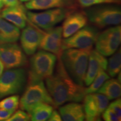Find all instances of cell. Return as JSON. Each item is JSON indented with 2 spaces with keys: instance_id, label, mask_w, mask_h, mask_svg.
<instances>
[{
  "instance_id": "obj_30",
  "label": "cell",
  "mask_w": 121,
  "mask_h": 121,
  "mask_svg": "<svg viewBox=\"0 0 121 121\" xmlns=\"http://www.w3.org/2000/svg\"><path fill=\"white\" fill-rule=\"evenodd\" d=\"M49 121H60L62 120L60 112L57 110H53L52 114L50 116L49 119H48Z\"/></svg>"
},
{
  "instance_id": "obj_16",
  "label": "cell",
  "mask_w": 121,
  "mask_h": 121,
  "mask_svg": "<svg viewBox=\"0 0 121 121\" xmlns=\"http://www.w3.org/2000/svg\"><path fill=\"white\" fill-rule=\"evenodd\" d=\"M108 60L96 49L91 50L89 54L88 66L84 83L86 86L91 84L100 70H106Z\"/></svg>"
},
{
  "instance_id": "obj_18",
  "label": "cell",
  "mask_w": 121,
  "mask_h": 121,
  "mask_svg": "<svg viewBox=\"0 0 121 121\" xmlns=\"http://www.w3.org/2000/svg\"><path fill=\"white\" fill-rule=\"evenodd\" d=\"M59 112L64 121H82L85 119L84 107L78 102H72L61 106Z\"/></svg>"
},
{
  "instance_id": "obj_20",
  "label": "cell",
  "mask_w": 121,
  "mask_h": 121,
  "mask_svg": "<svg viewBox=\"0 0 121 121\" xmlns=\"http://www.w3.org/2000/svg\"><path fill=\"white\" fill-rule=\"evenodd\" d=\"M96 93L105 95L109 100L116 99L121 96V82L117 79H108L104 82Z\"/></svg>"
},
{
  "instance_id": "obj_11",
  "label": "cell",
  "mask_w": 121,
  "mask_h": 121,
  "mask_svg": "<svg viewBox=\"0 0 121 121\" xmlns=\"http://www.w3.org/2000/svg\"><path fill=\"white\" fill-rule=\"evenodd\" d=\"M85 119L87 121H100V117L109 104L105 95L98 93L85 95L84 98Z\"/></svg>"
},
{
  "instance_id": "obj_22",
  "label": "cell",
  "mask_w": 121,
  "mask_h": 121,
  "mask_svg": "<svg viewBox=\"0 0 121 121\" xmlns=\"http://www.w3.org/2000/svg\"><path fill=\"white\" fill-rule=\"evenodd\" d=\"M109 60L107 64V70L109 76L114 77L121 72V51L119 48L114 52Z\"/></svg>"
},
{
  "instance_id": "obj_32",
  "label": "cell",
  "mask_w": 121,
  "mask_h": 121,
  "mask_svg": "<svg viewBox=\"0 0 121 121\" xmlns=\"http://www.w3.org/2000/svg\"><path fill=\"white\" fill-rule=\"evenodd\" d=\"M4 65L3 64V63L2 62L1 60H0V77L2 75V74L3 73V72H4Z\"/></svg>"
},
{
  "instance_id": "obj_12",
  "label": "cell",
  "mask_w": 121,
  "mask_h": 121,
  "mask_svg": "<svg viewBox=\"0 0 121 121\" xmlns=\"http://www.w3.org/2000/svg\"><path fill=\"white\" fill-rule=\"evenodd\" d=\"M29 23L22 30L20 37L22 47L28 56H32L37 52L40 45L43 33L42 30L33 24Z\"/></svg>"
},
{
  "instance_id": "obj_25",
  "label": "cell",
  "mask_w": 121,
  "mask_h": 121,
  "mask_svg": "<svg viewBox=\"0 0 121 121\" xmlns=\"http://www.w3.org/2000/svg\"><path fill=\"white\" fill-rule=\"evenodd\" d=\"M78 2L82 7H89L100 4H118L121 3V0H78Z\"/></svg>"
},
{
  "instance_id": "obj_9",
  "label": "cell",
  "mask_w": 121,
  "mask_h": 121,
  "mask_svg": "<svg viewBox=\"0 0 121 121\" xmlns=\"http://www.w3.org/2000/svg\"><path fill=\"white\" fill-rule=\"evenodd\" d=\"M121 41V27L116 25L99 33L95 42V49L104 56H110L118 49Z\"/></svg>"
},
{
  "instance_id": "obj_13",
  "label": "cell",
  "mask_w": 121,
  "mask_h": 121,
  "mask_svg": "<svg viewBox=\"0 0 121 121\" xmlns=\"http://www.w3.org/2000/svg\"><path fill=\"white\" fill-rule=\"evenodd\" d=\"M43 37L40 42L39 48L60 56L62 50V29L61 26L53 27L46 30L42 31Z\"/></svg>"
},
{
  "instance_id": "obj_29",
  "label": "cell",
  "mask_w": 121,
  "mask_h": 121,
  "mask_svg": "<svg viewBox=\"0 0 121 121\" xmlns=\"http://www.w3.org/2000/svg\"><path fill=\"white\" fill-rule=\"evenodd\" d=\"M15 110H6L0 108V121H7L14 113Z\"/></svg>"
},
{
  "instance_id": "obj_26",
  "label": "cell",
  "mask_w": 121,
  "mask_h": 121,
  "mask_svg": "<svg viewBox=\"0 0 121 121\" xmlns=\"http://www.w3.org/2000/svg\"><path fill=\"white\" fill-rule=\"evenodd\" d=\"M30 120V115L24 110H19L13 113L6 121H28Z\"/></svg>"
},
{
  "instance_id": "obj_33",
  "label": "cell",
  "mask_w": 121,
  "mask_h": 121,
  "mask_svg": "<svg viewBox=\"0 0 121 121\" xmlns=\"http://www.w3.org/2000/svg\"><path fill=\"white\" fill-rule=\"evenodd\" d=\"M4 3H3L2 0H0V12L2 10L3 7H4Z\"/></svg>"
},
{
  "instance_id": "obj_24",
  "label": "cell",
  "mask_w": 121,
  "mask_h": 121,
  "mask_svg": "<svg viewBox=\"0 0 121 121\" xmlns=\"http://www.w3.org/2000/svg\"><path fill=\"white\" fill-rule=\"evenodd\" d=\"M20 98L18 95H11L0 101V108L6 110L17 109L19 105Z\"/></svg>"
},
{
  "instance_id": "obj_14",
  "label": "cell",
  "mask_w": 121,
  "mask_h": 121,
  "mask_svg": "<svg viewBox=\"0 0 121 121\" xmlns=\"http://www.w3.org/2000/svg\"><path fill=\"white\" fill-rule=\"evenodd\" d=\"M62 29L63 38L69 37L87 25L88 19L84 11L71 12L65 17Z\"/></svg>"
},
{
  "instance_id": "obj_17",
  "label": "cell",
  "mask_w": 121,
  "mask_h": 121,
  "mask_svg": "<svg viewBox=\"0 0 121 121\" xmlns=\"http://www.w3.org/2000/svg\"><path fill=\"white\" fill-rule=\"evenodd\" d=\"M0 16L10 22L19 29H24L28 23L26 10L22 4L15 6L6 7L0 12Z\"/></svg>"
},
{
  "instance_id": "obj_21",
  "label": "cell",
  "mask_w": 121,
  "mask_h": 121,
  "mask_svg": "<svg viewBox=\"0 0 121 121\" xmlns=\"http://www.w3.org/2000/svg\"><path fill=\"white\" fill-rule=\"evenodd\" d=\"M53 107L51 104L40 103L37 105L29 113L30 120L33 121H48L52 114Z\"/></svg>"
},
{
  "instance_id": "obj_27",
  "label": "cell",
  "mask_w": 121,
  "mask_h": 121,
  "mask_svg": "<svg viewBox=\"0 0 121 121\" xmlns=\"http://www.w3.org/2000/svg\"><path fill=\"white\" fill-rule=\"evenodd\" d=\"M102 115L103 118L106 121H118L121 120L116 115L114 112L108 107H107V108L104 110Z\"/></svg>"
},
{
  "instance_id": "obj_31",
  "label": "cell",
  "mask_w": 121,
  "mask_h": 121,
  "mask_svg": "<svg viewBox=\"0 0 121 121\" xmlns=\"http://www.w3.org/2000/svg\"><path fill=\"white\" fill-rule=\"evenodd\" d=\"M2 1L6 7L15 6L20 4L19 0H2Z\"/></svg>"
},
{
  "instance_id": "obj_2",
  "label": "cell",
  "mask_w": 121,
  "mask_h": 121,
  "mask_svg": "<svg viewBox=\"0 0 121 121\" xmlns=\"http://www.w3.org/2000/svg\"><path fill=\"white\" fill-rule=\"evenodd\" d=\"M91 50L92 48H69L63 50L59 56L71 78L81 86L84 84Z\"/></svg>"
},
{
  "instance_id": "obj_3",
  "label": "cell",
  "mask_w": 121,
  "mask_h": 121,
  "mask_svg": "<svg viewBox=\"0 0 121 121\" xmlns=\"http://www.w3.org/2000/svg\"><path fill=\"white\" fill-rule=\"evenodd\" d=\"M89 7L85 12L88 20L96 28L102 29L120 24L121 10L118 4H100Z\"/></svg>"
},
{
  "instance_id": "obj_34",
  "label": "cell",
  "mask_w": 121,
  "mask_h": 121,
  "mask_svg": "<svg viewBox=\"0 0 121 121\" xmlns=\"http://www.w3.org/2000/svg\"><path fill=\"white\" fill-rule=\"evenodd\" d=\"M20 2H28V1H30V0H19Z\"/></svg>"
},
{
  "instance_id": "obj_23",
  "label": "cell",
  "mask_w": 121,
  "mask_h": 121,
  "mask_svg": "<svg viewBox=\"0 0 121 121\" xmlns=\"http://www.w3.org/2000/svg\"><path fill=\"white\" fill-rule=\"evenodd\" d=\"M109 78H110L109 75L105 71V70H102V69L100 70L91 84L89 85L87 88H85V95L96 93L100 87L104 84V82Z\"/></svg>"
},
{
  "instance_id": "obj_10",
  "label": "cell",
  "mask_w": 121,
  "mask_h": 121,
  "mask_svg": "<svg viewBox=\"0 0 121 121\" xmlns=\"http://www.w3.org/2000/svg\"><path fill=\"white\" fill-rule=\"evenodd\" d=\"M0 60L6 69L24 67L28 64V58L22 48L14 43L0 44Z\"/></svg>"
},
{
  "instance_id": "obj_6",
  "label": "cell",
  "mask_w": 121,
  "mask_h": 121,
  "mask_svg": "<svg viewBox=\"0 0 121 121\" xmlns=\"http://www.w3.org/2000/svg\"><path fill=\"white\" fill-rule=\"evenodd\" d=\"M27 81L25 69L20 68L7 69L0 77V99L21 93Z\"/></svg>"
},
{
  "instance_id": "obj_28",
  "label": "cell",
  "mask_w": 121,
  "mask_h": 121,
  "mask_svg": "<svg viewBox=\"0 0 121 121\" xmlns=\"http://www.w3.org/2000/svg\"><path fill=\"white\" fill-rule=\"evenodd\" d=\"M108 107L114 112L119 119H121V100L120 98L116 99V100L112 102Z\"/></svg>"
},
{
  "instance_id": "obj_7",
  "label": "cell",
  "mask_w": 121,
  "mask_h": 121,
  "mask_svg": "<svg viewBox=\"0 0 121 121\" xmlns=\"http://www.w3.org/2000/svg\"><path fill=\"white\" fill-rule=\"evenodd\" d=\"M72 11L65 8H54L38 13L26 11V16L28 22L39 29L47 30L62 22Z\"/></svg>"
},
{
  "instance_id": "obj_5",
  "label": "cell",
  "mask_w": 121,
  "mask_h": 121,
  "mask_svg": "<svg viewBox=\"0 0 121 121\" xmlns=\"http://www.w3.org/2000/svg\"><path fill=\"white\" fill-rule=\"evenodd\" d=\"M57 56L40 50L35 52L30 59V71L28 80H43L51 76L54 71Z\"/></svg>"
},
{
  "instance_id": "obj_15",
  "label": "cell",
  "mask_w": 121,
  "mask_h": 121,
  "mask_svg": "<svg viewBox=\"0 0 121 121\" xmlns=\"http://www.w3.org/2000/svg\"><path fill=\"white\" fill-rule=\"evenodd\" d=\"M78 6V0H30L25 4V8L30 10L65 8L74 11Z\"/></svg>"
},
{
  "instance_id": "obj_1",
  "label": "cell",
  "mask_w": 121,
  "mask_h": 121,
  "mask_svg": "<svg viewBox=\"0 0 121 121\" xmlns=\"http://www.w3.org/2000/svg\"><path fill=\"white\" fill-rule=\"evenodd\" d=\"M55 72L45 79L47 89L57 107L67 102H81L85 96V88L77 84L65 69L60 57Z\"/></svg>"
},
{
  "instance_id": "obj_4",
  "label": "cell",
  "mask_w": 121,
  "mask_h": 121,
  "mask_svg": "<svg viewBox=\"0 0 121 121\" xmlns=\"http://www.w3.org/2000/svg\"><path fill=\"white\" fill-rule=\"evenodd\" d=\"M40 103H47L54 107L53 101L43 80H28V85L19 100L21 109L29 113Z\"/></svg>"
},
{
  "instance_id": "obj_8",
  "label": "cell",
  "mask_w": 121,
  "mask_h": 121,
  "mask_svg": "<svg viewBox=\"0 0 121 121\" xmlns=\"http://www.w3.org/2000/svg\"><path fill=\"white\" fill-rule=\"evenodd\" d=\"M99 33L96 27L86 25L72 35L62 39V50L63 51L69 48H92Z\"/></svg>"
},
{
  "instance_id": "obj_19",
  "label": "cell",
  "mask_w": 121,
  "mask_h": 121,
  "mask_svg": "<svg viewBox=\"0 0 121 121\" xmlns=\"http://www.w3.org/2000/svg\"><path fill=\"white\" fill-rule=\"evenodd\" d=\"M20 36V29L0 16V44L15 43Z\"/></svg>"
}]
</instances>
